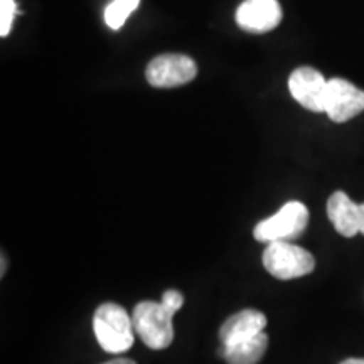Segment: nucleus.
Here are the masks:
<instances>
[{
    "instance_id": "nucleus-11",
    "label": "nucleus",
    "mask_w": 364,
    "mask_h": 364,
    "mask_svg": "<svg viewBox=\"0 0 364 364\" xmlns=\"http://www.w3.org/2000/svg\"><path fill=\"white\" fill-rule=\"evenodd\" d=\"M268 348V336L265 331L253 338L243 339L240 343L225 346L221 344L220 356L228 364H258L265 356Z\"/></svg>"
},
{
    "instance_id": "nucleus-17",
    "label": "nucleus",
    "mask_w": 364,
    "mask_h": 364,
    "mask_svg": "<svg viewBox=\"0 0 364 364\" xmlns=\"http://www.w3.org/2000/svg\"><path fill=\"white\" fill-rule=\"evenodd\" d=\"M6 257H4V255H2V270H0V273H2V277L4 275H6Z\"/></svg>"
},
{
    "instance_id": "nucleus-6",
    "label": "nucleus",
    "mask_w": 364,
    "mask_h": 364,
    "mask_svg": "<svg viewBox=\"0 0 364 364\" xmlns=\"http://www.w3.org/2000/svg\"><path fill=\"white\" fill-rule=\"evenodd\" d=\"M364 112V91L348 80H327L324 113L336 124H344Z\"/></svg>"
},
{
    "instance_id": "nucleus-12",
    "label": "nucleus",
    "mask_w": 364,
    "mask_h": 364,
    "mask_svg": "<svg viewBox=\"0 0 364 364\" xmlns=\"http://www.w3.org/2000/svg\"><path fill=\"white\" fill-rule=\"evenodd\" d=\"M140 0H113V2L105 9V22L112 29H120L129 19L132 12L139 7Z\"/></svg>"
},
{
    "instance_id": "nucleus-10",
    "label": "nucleus",
    "mask_w": 364,
    "mask_h": 364,
    "mask_svg": "<svg viewBox=\"0 0 364 364\" xmlns=\"http://www.w3.org/2000/svg\"><path fill=\"white\" fill-rule=\"evenodd\" d=\"M267 327L265 314L253 311V309H245V311L236 312L231 316L220 329L221 344L230 346L240 341L253 338L260 334Z\"/></svg>"
},
{
    "instance_id": "nucleus-13",
    "label": "nucleus",
    "mask_w": 364,
    "mask_h": 364,
    "mask_svg": "<svg viewBox=\"0 0 364 364\" xmlns=\"http://www.w3.org/2000/svg\"><path fill=\"white\" fill-rule=\"evenodd\" d=\"M16 17V0H0V36L6 38L11 33Z\"/></svg>"
},
{
    "instance_id": "nucleus-1",
    "label": "nucleus",
    "mask_w": 364,
    "mask_h": 364,
    "mask_svg": "<svg viewBox=\"0 0 364 364\" xmlns=\"http://www.w3.org/2000/svg\"><path fill=\"white\" fill-rule=\"evenodd\" d=\"M93 331L98 344L107 353L120 354L134 346V321L118 304L107 302L97 309L93 316Z\"/></svg>"
},
{
    "instance_id": "nucleus-9",
    "label": "nucleus",
    "mask_w": 364,
    "mask_h": 364,
    "mask_svg": "<svg viewBox=\"0 0 364 364\" xmlns=\"http://www.w3.org/2000/svg\"><path fill=\"white\" fill-rule=\"evenodd\" d=\"M327 216L336 231L346 238L364 235V203L356 204L343 191H338L327 201Z\"/></svg>"
},
{
    "instance_id": "nucleus-7",
    "label": "nucleus",
    "mask_w": 364,
    "mask_h": 364,
    "mask_svg": "<svg viewBox=\"0 0 364 364\" xmlns=\"http://www.w3.org/2000/svg\"><path fill=\"white\" fill-rule=\"evenodd\" d=\"M289 90L295 102L304 108L316 113L324 112L327 80L322 73L309 66L297 68L289 78Z\"/></svg>"
},
{
    "instance_id": "nucleus-3",
    "label": "nucleus",
    "mask_w": 364,
    "mask_h": 364,
    "mask_svg": "<svg viewBox=\"0 0 364 364\" xmlns=\"http://www.w3.org/2000/svg\"><path fill=\"white\" fill-rule=\"evenodd\" d=\"M263 265L275 279L294 280L316 268V258L290 241H272L263 252Z\"/></svg>"
},
{
    "instance_id": "nucleus-2",
    "label": "nucleus",
    "mask_w": 364,
    "mask_h": 364,
    "mask_svg": "<svg viewBox=\"0 0 364 364\" xmlns=\"http://www.w3.org/2000/svg\"><path fill=\"white\" fill-rule=\"evenodd\" d=\"M172 314L162 302H152V300H144L136 304L134 312H132V321H134V329L145 346L150 349L169 348L174 339V327H172Z\"/></svg>"
},
{
    "instance_id": "nucleus-14",
    "label": "nucleus",
    "mask_w": 364,
    "mask_h": 364,
    "mask_svg": "<svg viewBox=\"0 0 364 364\" xmlns=\"http://www.w3.org/2000/svg\"><path fill=\"white\" fill-rule=\"evenodd\" d=\"M161 302L167 309H169L172 314H176L182 306H184V295H182L181 292H177V290H172V289L166 290L162 295Z\"/></svg>"
},
{
    "instance_id": "nucleus-8",
    "label": "nucleus",
    "mask_w": 364,
    "mask_h": 364,
    "mask_svg": "<svg viewBox=\"0 0 364 364\" xmlns=\"http://www.w3.org/2000/svg\"><path fill=\"white\" fill-rule=\"evenodd\" d=\"M236 22L241 29L253 34L273 31L282 22L279 0H245L236 11Z\"/></svg>"
},
{
    "instance_id": "nucleus-4",
    "label": "nucleus",
    "mask_w": 364,
    "mask_h": 364,
    "mask_svg": "<svg viewBox=\"0 0 364 364\" xmlns=\"http://www.w3.org/2000/svg\"><path fill=\"white\" fill-rule=\"evenodd\" d=\"M309 225V209L306 204L290 201L282 206L275 215L255 226V240L262 243L272 241H290L299 238Z\"/></svg>"
},
{
    "instance_id": "nucleus-16",
    "label": "nucleus",
    "mask_w": 364,
    "mask_h": 364,
    "mask_svg": "<svg viewBox=\"0 0 364 364\" xmlns=\"http://www.w3.org/2000/svg\"><path fill=\"white\" fill-rule=\"evenodd\" d=\"M339 364H364V359H361V358H349V359H346V361L339 363Z\"/></svg>"
},
{
    "instance_id": "nucleus-15",
    "label": "nucleus",
    "mask_w": 364,
    "mask_h": 364,
    "mask_svg": "<svg viewBox=\"0 0 364 364\" xmlns=\"http://www.w3.org/2000/svg\"><path fill=\"white\" fill-rule=\"evenodd\" d=\"M103 364H136V363L132 361V359H127V358H118V359H112V361L103 363Z\"/></svg>"
},
{
    "instance_id": "nucleus-5",
    "label": "nucleus",
    "mask_w": 364,
    "mask_h": 364,
    "mask_svg": "<svg viewBox=\"0 0 364 364\" xmlns=\"http://www.w3.org/2000/svg\"><path fill=\"white\" fill-rule=\"evenodd\" d=\"M198 75V65L186 54H161L149 63L145 78L156 88L188 85Z\"/></svg>"
}]
</instances>
